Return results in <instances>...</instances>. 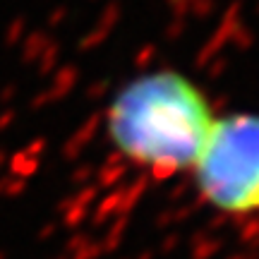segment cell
<instances>
[{
    "label": "cell",
    "mask_w": 259,
    "mask_h": 259,
    "mask_svg": "<svg viewBox=\"0 0 259 259\" xmlns=\"http://www.w3.org/2000/svg\"><path fill=\"white\" fill-rule=\"evenodd\" d=\"M204 92L173 70L147 72L125 84L108 106V135L125 158L156 176L197 163L213 125Z\"/></svg>",
    "instance_id": "cell-1"
},
{
    "label": "cell",
    "mask_w": 259,
    "mask_h": 259,
    "mask_svg": "<svg viewBox=\"0 0 259 259\" xmlns=\"http://www.w3.org/2000/svg\"><path fill=\"white\" fill-rule=\"evenodd\" d=\"M192 170L202 197L219 211H259L257 113L216 118Z\"/></svg>",
    "instance_id": "cell-2"
}]
</instances>
